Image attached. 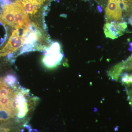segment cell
I'll return each mask as SVG.
<instances>
[{"label": "cell", "instance_id": "6da1fadb", "mask_svg": "<svg viewBox=\"0 0 132 132\" xmlns=\"http://www.w3.org/2000/svg\"><path fill=\"white\" fill-rule=\"evenodd\" d=\"M109 77L124 86L128 101L132 108V55L110 70Z\"/></svg>", "mask_w": 132, "mask_h": 132}, {"label": "cell", "instance_id": "7a4b0ae2", "mask_svg": "<svg viewBox=\"0 0 132 132\" xmlns=\"http://www.w3.org/2000/svg\"><path fill=\"white\" fill-rule=\"evenodd\" d=\"M19 30L13 31L7 43L0 50V57L15 52L24 45V37L20 35Z\"/></svg>", "mask_w": 132, "mask_h": 132}, {"label": "cell", "instance_id": "3957f363", "mask_svg": "<svg viewBox=\"0 0 132 132\" xmlns=\"http://www.w3.org/2000/svg\"><path fill=\"white\" fill-rule=\"evenodd\" d=\"M14 5L15 28L26 29L29 27L30 22L28 16L20 0L13 3Z\"/></svg>", "mask_w": 132, "mask_h": 132}, {"label": "cell", "instance_id": "277c9868", "mask_svg": "<svg viewBox=\"0 0 132 132\" xmlns=\"http://www.w3.org/2000/svg\"><path fill=\"white\" fill-rule=\"evenodd\" d=\"M127 28V22L125 21L108 22L104 25V33L106 38L114 39L123 35Z\"/></svg>", "mask_w": 132, "mask_h": 132}, {"label": "cell", "instance_id": "5b68a950", "mask_svg": "<svg viewBox=\"0 0 132 132\" xmlns=\"http://www.w3.org/2000/svg\"><path fill=\"white\" fill-rule=\"evenodd\" d=\"M121 0H109L106 9V19L108 22H119L122 18Z\"/></svg>", "mask_w": 132, "mask_h": 132}, {"label": "cell", "instance_id": "8992f818", "mask_svg": "<svg viewBox=\"0 0 132 132\" xmlns=\"http://www.w3.org/2000/svg\"><path fill=\"white\" fill-rule=\"evenodd\" d=\"M0 22L15 28L14 5H5L0 16Z\"/></svg>", "mask_w": 132, "mask_h": 132}, {"label": "cell", "instance_id": "52a82bcc", "mask_svg": "<svg viewBox=\"0 0 132 132\" xmlns=\"http://www.w3.org/2000/svg\"><path fill=\"white\" fill-rule=\"evenodd\" d=\"M64 54L61 53L54 54L45 55L42 60L43 65L48 68L52 69L57 67L61 64Z\"/></svg>", "mask_w": 132, "mask_h": 132}, {"label": "cell", "instance_id": "ba28073f", "mask_svg": "<svg viewBox=\"0 0 132 132\" xmlns=\"http://www.w3.org/2000/svg\"><path fill=\"white\" fill-rule=\"evenodd\" d=\"M25 96L20 92L16 94L15 96L19 104L18 112L16 114V120L19 121L26 116L29 110L27 100Z\"/></svg>", "mask_w": 132, "mask_h": 132}, {"label": "cell", "instance_id": "9c48e42d", "mask_svg": "<svg viewBox=\"0 0 132 132\" xmlns=\"http://www.w3.org/2000/svg\"><path fill=\"white\" fill-rule=\"evenodd\" d=\"M16 114V112L11 109L0 107V121H7L10 118H13Z\"/></svg>", "mask_w": 132, "mask_h": 132}, {"label": "cell", "instance_id": "30bf717a", "mask_svg": "<svg viewBox=\"0 0 132 132\" xmlns=\"http://www.w3.org/2000/svg\"><path fill=\"white\" fill-rule=\"evenodd\" d=\"M3 82L8 86L16 89V85L19 84L17 77L14 75L9 74L3 78Z\"/></svg>", "mask_w": 132, "mask_h": 132}, {"label": "cell", "instance_id": "8fae6325", "mask_svg": "<svg viewBox=\"0 0 132 132\" xmlns=\"http://www.w3.org/2000/svg\"><path fill=\"white\" fill-rule=\"evenodd\" d=\"M23 127H26V128L28 130L32 128V127H31V125L27 123L24 124V125H23Z\"/></svg>", "mask_w": 132, "mask_h": 132}, {"label": "cell", "instance_id": "7c38bea8", "mask_svg": "<svg viewBox=\"0 0 132 132\" xmlns=\"http://www.w3.org/2000/svg\"><path fill=\"white\" fill-rule=\"evenodd\" d=\"M28 132H41L40 131H39L37 129H31L28 130Z\"/></svg>", "mask_w": 132, "mask_h": 132}, {"label": "cell", "instance_id": "4fadbf2b", "mask_svg": "<svg viewBox=\"0 0 132 132\" xmlns=\"http://www.w3.org/2000/svg\"><path fill=\"white\" fill-rule=\"evenodd\" d=\"M97 7H98V9L99 11H100V12H101L102 11V9H101V8L100 7V6H98Z\"/></svg>", "mask_w": 132, "mask_h": 132}]
</instances>
